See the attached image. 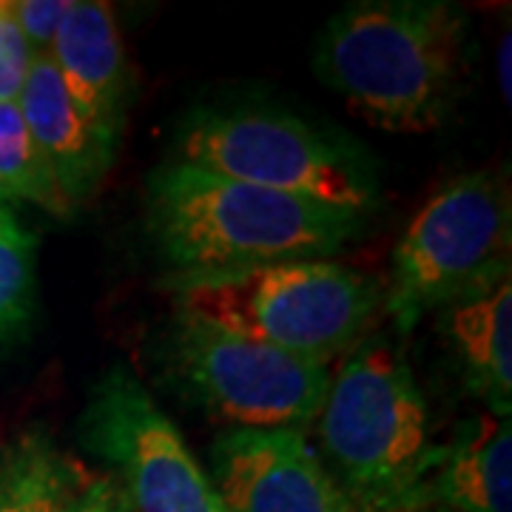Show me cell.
Wrapping results in <instances>:
<instances>
[{
  "label": "cell",
  "instance_id": "1",
  "mask_svg": "<svg viewBox=\"0 0 512 512\" xmlns=\"http://www.w3.org/2000/svg\"><path fill=\"white\" fill-rule=\"evenodd\" d=\"M470 18L450 0H356L322 26L313 74L350 111L393 134L436 131L456 109Z\"/></svg>",
  "mask_w": 512,
  "mask_h": 512
},
{
  "label": "cell",
  "instance_id": "2",
  "mask_svg": "<svg viewBox=\"0 0 512 512\" xmlns=\"http://www.w3.org/2000/svg\"><path fill=\"white\" fill-rule=\"evenodd\" d=\"M143 214L157 259L171 271L168 282L330 259L362 237L370 217L177 160L148 174Z\"/></svg>",
  "mask_w": 512,
  "mask_h": 512
},
{
  "label": "cell",
  "instance_id": "3",
  "mask_svg": "<svg viewBox=\"0 0 512 512\" xmlns=\"http://www.w3.org/2000/svg\"><path fill=\"white\" fill-rule=\"evenodd\" d=\"M313 424L316 456L353 512L427 507L436 461L427 399L390 339L370 336L350 350Z\"/></svg>",
  "mask_w": 512,
  "mask_h": 512
},
{
  "label": "cell",
  "instance_id": "4",
  "mask_svg": "<svg viewBox=\"0 0 512 512\" xmlns=\"http://www.w3.org/2000/svg\"><path fill=\"white\" fill-rule=\"evenodd\" d=\"M168 288L174 313L319 365L350 353L382 313L379 282L333 259L174 279Z\"/></svg>",
  "mask_w": 512,
  "mask_h": 512
},
{
  "label": "cell",
  "instance_id": "5",
  "mask_svg": "<svg viewBox=\"0 0 512 512\" xmlns=\"http://www.w3.org/2000/svg\"><path fill=\"white\" fill-rule=\"evenodd\" d=\"M174 160L217 177L370 214L379 177L367 154L345 137L254 106H200L177 128Z\"/></svg>",
  "mask_w": 512,
  "mask_h": 512
},
{
  "label": "cell",
  "instance_id": "6",
  "mask_svg": "<svg viewBox=\"0 0 512 512\" xmlns=\"http://www.w3.org/2000/svg\"><path fill=\"white\" fill-rule=\"evenodd\" d=\"M512 200L507 180L487 171L461 174L424 202L404 228L382 311L399 336L427 313L495 276L510 274Z\"/></svg>",
  "mask_w": 512,
  "mask_h": 512
},
{
  "label": "cell",
  "instance_id": "7",
  "mask_svg": "<svg viewBox=\"0 0 512 512\" xmlns=\"http://www.w3.org/2000/svg\"><path fill=\"white\" fill-rule=\"evenodd\" d=\"M157 359L174 390L228 430L311 427L330 384V365L174 313Z\"/></svg>",
  "mask_w": 512,
  "mask_h": 512
},
{
  "label": "cell",
  "instance_id": "8",
  "mask_svg": "<svg viewBox=\"0 0 512 512\" xmlns=\"http://www.w3.org/2000/svg\"><path fill=\"white\" fill-rule=\"evenodd\" d=\"M77 439L114 470L134 512H228L177 424L128 367L94 382Z\"/></svg>",
  "mask_w": 512,
  "mask_h": 512
},
{
  "label": "cell",
  "instance_id": "9",
  "mask_svg": "<svg viewBox=\"0 0 512 512\" xmlns=\"http://www.w3.org/2000/svg\"><path fill=\"white\" fill-rule=\"evenodd\" d=\"M208 478L228 512H353L299 430H225Z\"/></svg>",
  "mask_w": 512,
  "mask_h": 512
},
{
  "label": "cell",
  "instance_id": "10",
  "mask_svg": "<svg viewBox=\"0 0 512 512\" xmlns=\"http://www.w3.org/2000/svg\"><path fill=\"white\" fill-rule=\"evenodd\" d=\"M46 55L52 57L80 114L109 143L120 146L131 100V72L109 3L72 0V9L60 23Z\"/></svg>",
  "mask_w": 512,
  "mask_h": 512
},
{
  "label": "cell",
  "instance_id": "11",
  "mask_svg": "<svg viewBox=\"0 0 512 512\" xmlns=\"http://www.w3.org/2000/svg\"><path fill=\"white\" fill-rule=\"evenodd\" d=\"M18 109L32 140L55 174L63 200L77 211L100 191L117 160V146L80 114L49 55H35Z\"/></svg>",
  "mask_w": 512,
  "mask_h": 512
},
{
  "label": "cell",
  "instance_id": "12",
  "mask_svg": "<svg viewBox=\"0 0 512 512\" xmlns=\"http://www.w3.org/2000/svg\"><path fill=\"white\" fill-rule=\"evenodd\" d=\"M439 316L441 336L456 356L464 387L487 413L512 410V271L456 296Z\"/></svg>",
  "mask_w": 512,
  "mask_h": 512
},
{
  "label": "cell",
  "instance_id": "13",
  "mask_svg": "<svg viewBox=\"0 0 512 512\" xmlns=\"http://www.w3.org/2000/svg\"><path fill=\"white\" fill-rule=\"evenodd\" d=\"M427 507L512 512L510 419L484 410L461 421L447 444H436Z\"/></svg>",
  "mask_w": 512,
  "mask_h": 512
},
{
  "label": "cell",
  "instance_id": "14",
  "mask_svg": "<svg viewBox=\"0 0 512 512\" xmlns=\"http://www.w3.org/2000/svg\"><path fill=\"white\" fill-rule=\"evenodd\" d=\"M92 478L43 430L0 444V512H72Z\"/></svg>",
  "mask_w": 512,
  "mask_h": 512
},
{
  "label": "cell",
  "instance_id": "15",
  "mask_svg": "<svg viewBox=\"0 0 512 512\" xmlns=\"http://www.w3.org/2000/svg\"><path fill=\"white\" fill-rule=\"evenodd\" d=\"M0 194L6 202H32L57 220H69L74 214L32 140L18 103H0Z\"/></svg>",
  "mask_w": 512,
  "mask_h": 512
},
{
  "label": "cell",
  "instance_id": "16",
  "mask_svg": "<svg viewBox=\"0 0 512 512\" xmlns=\"http://www.w3.org/2000/svg\"><path fill=\"white\" fill-rule=\"evenodd\" d=\"M37 245L9 208H0V342L29 328L37 305Z\"/></svg>",
  "mask_w": 512,
  "mask_h": 512
},
{
  "label": "cell",
  "instance_id": "17",
  "mask_svg": "<svg viewBox=\"0 0 512 512\" xmlns=\"http://www.w3.org/2000/svg\"><path fill=\"white\" fill-rule=\"evenodd\" d=\"M35 52L12 15V3H0V103H18Z\"/></svg>",
  "mask_w": 512,
  "mask_h": 512
},
{
  "label": "cell",
  "instance_id": "18",
  "mask_svg": "<svg viewBox=\"0 0 512 512\" xmlns=\"http://www.w3.org/2000/svg\"><path fill=\"white\" fill-rule=\"evenodd\" d=\"M72 0H18L12 3V15L18 20L20 32L35 55H46L52 49L57 29L69 15Z\"/></svg>",
  "mask_w": 512,
  "mask_h": 512
},
{
  "label": "cell",
  "instance_id": "19",
  "mask_svg": "<svg viewBox=\"0 0 512 512\" xmlns=\"http://www.w3.org/2000/svg\"><path fill=\"white\" fill-rule=\"evenodd\" d=\"M72 512H134L128 504L126 490L120 487V481L111 476H97L89 481V487L77 498Z\"/></svg>",
  "mask_w": 512,
  "mask_h": 512
},
{
  "label": "cell",
  "instance_id": "20",
  "mask_svg": "<svg viewBox=\"0 0 512 512\" xmlns=\"http://www.w3.org/2000/svg\"><path fill=\"white\" fill-rule=\"evenodd\" d=\"M510 57H512V37L510 32H504L498 52H495V72H498V92L504 97V103L510 106V89H512V74H510Z\"/></svg>",
  "mask_w": 512,
  "mask_h": 512
},
{
  "label": "cell",
  "instance_id": "21",
  "mask_svg": "<svg viewBox=\"0 0 512 512\" xmlns=\"http://www.w3.org/2000/svg\"><path fill=\"white\" fill-rule=\"evenodd\" d=\"M416 512H458V510H450V507H421Z\"/></svg>",
  "mask_w": 512,
  "mask_h": 512
},
{
  "label": "cell",
  "instance_id": "22",
  "mask_svg": "<svg viewBox=\"0 0 512 512\" xmlns=\"http://www.w3.org/2000/svg\"><path fill=\"white\" fill-rule=\"evenodd\" d=\"M0 208H9V205H6V200H3V194H0Z\"/></svg>",
  "mask_w": 512,
  "mask_h": 512
}]
</instances>
